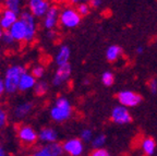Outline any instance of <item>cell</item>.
Segmentation results:
<instances>
[{"instance_id":"obj_1","label":"cell","mask_w":157,"mask_h":156,"mask_svg":"<svg viewBox=\"0 0 157 156\" xmlns=\"http://www.w3.org/2000/svg\"><path fill=\"white\" fill-rule=\"evenodd\" d=\"M49 116L52 121L57 123H62L69 120L72 116V105L70 100L64 96L57 97L54 103V106L50 108Z\"/></svg>"},{"instance_id":"obj_2","label":"cell","mask_w":157,"mask_h":156,"mask_svg":"<svg viewBox=\"0 0 157 156\" xmlns=\"http://www.w3.org/2000/svg\"><path fill=\"white\" fill-rule=\"evenodd\" d=\"M25 72H27L26 68L21 64H13L6 70L3 81H5L6 85V92L8 94H13L17 91H19L20 80Z\"/></svg>"},{"instance_id":"obj_3","label":"cell","mask_w":157,"mask_h":156,"mask_svg":"<svg viewBox=\"0 0 157 156\" xmlns=\"http://www.w3.org/2000/svg\"><path fill=\"white\" fill-rule=\"evenodd\" d=\"M82 17L78 14L76 9L71 6L63 8L60 11L59 17V24L64 29H75L81 23Z\"/></svg>"},{"instance_id":"obj_4","label":"cell","mask_w":157,"mask_h":156,"mask_svg":"<svg viewBox=\"0 0 157 156\" xmlns=\"http://www.w3.org/2000/svg\"><path fill=\"white\" fill-rule=\"evenodd\" d=\"M117 100L119 103V105H122L127 108H132L140 105L143 98L139 93L134 92V91L122 90L120 92H118Z\"/></svg>"},{"instance_id":"obj_5","label":"cell","mask_w":157,"mask_h":156,"mask_svg":"<svg viewBox=\"0 0 157 156\" xmlns=\"http://www.w3.org/2000/svg\"><path fill=\"white\" fill-rule=\"evenodd\" d=\"M17 139L23 145H34L38 141V132L29 124H22L17 128Z\"/></svg>"},{"instance_id":"obj_6","label":"cell","mask_w":157,"mask_h":156,"mask_svg":"<svg viewBox=\"0 0 157 156\" xmlns=\"http://www.w3.org/2000/svg\"><path fill=\"white\" fill-rule=\"evenodd\" d=\"M63 147L59 142L50 144H43L33 150L29 156H63Z\"/></svg>"},{"instance_id":"obj_7","label":"cell","mask_w":157,"mask_h":156,"mask_svg":"<svg viewBox=\"0 0 157 156\" xmlns=\"http://www.w3.org/2000/svg\"><path fill=\"white\" fill-rule=\"evenodd\" d=\"M110 120L116 124H128L132 122V115L129 111V108L122 105H117L110 111Z\"/></svg>"},{"instance_id":"obj_8","label":"cell","mask_w":157,"mask_h":156,"mask_svg":"<svg viewBox=\"0 0 157 156\" xmlns=\"http://www.w3.org/2000/svg\"><path fill=\"white\" fill-rule=\"evenodd\" d=\"M20 19L22 20L23 23L25 24V29H26V37H25V41L26 43H31L33 39L35 38L36 35V29H37V24H36V18L27 11H23L20 15Z\"/></svg>"},{"instance_id":"obj_9","label":"cell","mask_w":157,"mask_h":156,"mask_svg":"<svg viewBox=\"0 0 157 156\" xmlns=\"http://www.w3.org/2000/svg\"><path fill=\"white\" fill-rule=\"evenodd\" d=\"M63 152L68 156H81L84 153V142L80 138H70L62 143Z\"/></svg>"},{"instance_id":"obj_10","label":"cell","mask_w":157,"mask_h":156,"mask_svg":"<svg viewBox=\"0 0 157 156\" xmlns=\"http://www.w3.org/2000/svg\"><path fill=\"white\" fill-rule=\"evenodd\" d=\"M50 7L48 0H27L29 11L35 18H44Z\"/></svg>"},{"instance_id":"obj_11","label":"cell","mask_w":157,"mask_h":156,"mask_svg":"<svg viewBox=\"0 0 157 156\" xmlns=\"http://www.w3.org/2000/svg\"><path fill=\"white\" fill-rule=\"evenodd\" d=\"M71 74H72V67L70 64L58 67V69H57L54 74V78L52 80V84L54 86H56V88L61 86L62 84H64L70 79Z\"/></svg>"},{"instance_id":"obj_12","label":"cell","mask_w":157,"mask_h":156,"mask_svg":"<svg viewBox=\"0 0 157 156\" xmlns=\"http://www.w3.org/2000/svg\"><path fill=\"white\" fill-rule=\"evenodd\" d=\"M59 17H60V10L57 6H52L49 8L48 12L43 18V25L48 31H52L57 24L59 23Z\"/></svg>"},{"instance_id":"obj_13","label":"cell","mask_w":157,"mask_h":156,"mask_svg":"<svg viewBox=\"0 0 157 156\" xmlns=\"http://www.w3.org/2000/svg\"><path fill=\"white\" fill-rule=\"evenodd\" d=\"M20 19V15L17 13L10 11L8 9H3L0 12V26L2 27L5 31H9L13 24Z\"/></svg>"},{"instance_id":"obj_14","label":"cell","mask_w":157,"mask_h":156,"mask_svg":"<svg viewBox=\"0 0 157 156\" xmlns=\"http://www.w3.org/2000/svg\"><path fill=\"white\" fill-rule=\"evenodd\" d=\"M58 140V133L56 129L52 127H44L39 130L38 132V141L43 144H50L55 143Z\"/></svg>"},{"instance_id":"obj_15","label":"cell","mask_w":157,"mask_h":156,"mask_svg":"<svg viewBox=\"0 0 157 156\" xmlns=\"http://www.w3.org/2000/svg\"><path fill=\"white\" fill-rule=\"evenodd\" d=\"M10 34L12 35L15 41H25V37H26V29H25V24L21 19H19L14 24L11 26L9 29Z\"/></svg>"},{"instance_id":"obj_16","label":"cell","mask_w":157,"mask_h":156,"mask_svg":"<svg viewBox=\"0 0 157 156\" xmlns=\"http://www.w3.org/2000/svg\"><path fill=\"white\" fill-rule=\"evenodd\" d=\"M70 57H71V49H70V47L68 45H61V46L59 47L56 57H55V62H56V64L58 67L70 64L69 62Z\"/></svg>"},{"instance_id":"obj_17","label":"cell","mask_w":157,"mask_h":156,"mask_svg":"<svg viewBox=\"0 0 157 156\" xmlns=\"http://www.w3.org/2000/svg\"><path fill=\"white\" fill-rule=\"evenodd\" d=\"M37 79L32 73L25 72L22 76L19 83V91L20 92H27L29 90H34L35 85L37 83Z\"/></svg>"},{"instance_id":"obj_18","label":"cell","mask_w":157,"mask_h":156,"mask_svg":"<svg viewBox=\"0 0 157 156\" xmlns=\"http://www.w3.org/2000/svg\"><path fill=\"white\" fill-rule=\"evenodd\" d=\"M33 110V104L29 102L21 103L17 107L14 108V117L17 119H23V118L27 117V116L32 112Z\"/></svg>"},{"instance_id":"obj_19","label":"cell","mask_w":157,"mask_h":156,"mask_svg":"<svg viewBox=\"0 0 157 156\" xmlns=\"http://www.w3.org/2000/svg\"><path fill=\"white\" fill-rule=\"evenodd\" d=\"M141 150L144 156H153L156 151V141L151 137L144 138L141 142Z\"/></svg>"},{"instance_id":"obj_20","label":"cell","mask_w":157,"mask_h":156,"mask_svg":"<svg viewBox=\"0 0 157 156\" xmlns=\"http://www.w3.org/2000/svg\"><path fill=\"white\" fill-rule=\"evenodd\" d=\"M106 59L109 62H115L122 56V48L119 45H110L106 49Z\"/></svg>"},{"instance_id":"obj_21","label":"cell","mask_w":157,"mask_h":156,"mask_svg":"<svg viewBox=\"0 0 157 156\" xmlns=\"http://www.w3.org/2000/svg\"><path fill=\"white\" fill-rule=\"evenodd\" d=\"M21 7H22V0H6L5 1V8L10 11L17 13L21 11Z\"/></svg>"},{"instance_id":"obj_22","label":"cell","mask_w":157,"mask_h":156,"mask_svg":"<svg viewBox=\"0 0 157 156\" xmlns=\"http://www.w3.org/2000/svg\"><path fill=\"white\" fill-rule=\"evenodd\" d=\"M48 88H49V85L48 83L44 80H40L36 83V85L34 88V93L36 96H43L45 95L47 92H48Z\"/></svg>"},{"instance_id":"obj_23","label":"cell","mask_w":157,"mask_h":156,"mask_svg":"<svg viewBox=\"0 0 157 156\" xmlns=\"http://www.w3.org/2000/svg\"><path fill=\"white\" fill-rule=\"evenodd\" d=\"M106 141H107V138H106L105 134L101 133V134H97L94 137V139L92 140L91 144H92V147L93 149H101L106 144Z\"/></svg>"},{"instance_id":"obj_24","label":"cell","mask_w":157,"mask_h":156,"mask_svg":"<svg viewBox=\"0 0 157 156\" xmlns=\"http://www.w3.org/2000/svg\"><path fill=\"white\" fill-rule=\"evenodd\" d=\"M101 83L104 85L109 88L115 83V74L111 72V71H104L103 74H101Z\"/></svg>"},{"instance_id":"obj_25","label":"cell","mask_w":157,"mask_h":156,"mask_svg":"<svg viewBox=\"0 0 157 156\" xmlns=\"http://www.w3.org/2000/svg\"><path fill=\"white\" fill-rule=\"evenodd\" d=\"M75 9H76V11L78 12V14L83 18V17H86V15L90 14V11H91V6H90V3H81V5L76 6Z\"/></svg>"},{"instance_id":"obj_26","label":"cell","mask_w":157,"mask_h":156,"mask_svg":"<svg viewBox=\"0 0 157 156\" xmlns=\"http://www.w3.org/2000/svg\"><path fill=\"white\" fill-rule=\"evenodd\" d=\"M80 139L83 142H86V143H87V142H92V140L94 139L93 131H92L91 129H87V128L83 129L81 131V133H80Z\"/></svg>"},{"instance_id":"obj_27","label":"cell","mask_w":157,"mask_h":156,"mask_svg":"<svg viewBox=\"0 0 157 156\" xmlns=\"http://www.w3.org/2000/svg\"><path fill=\"white\" fill-rule=\"evenodd\" d=\"M31 73L35 76L36 79H42L45 74V68L43 66H35L32 69V72Z\"/></svg>"},{"instance_id":"obj_28","label":"cell","mask_w":157,"mask_h":156,"mask_svg":"<svg viewBox=\"0 0 157 156\" xmlns=\"http://www.w3.org/2000/svg\"><path fill=\"white\" fill-rule=\"evenodd\" d=\"M8 123V112L3 108L0 107V130L7 126Z\"/></svg>"},{"instance_id":"obj_29","label":"cell","mask_w":157,"mask_h":156,"mask_svg":"<svg viewBox=\"0 0 157 156\" xmlns=\"http://www.w3.org/2000/svg\"><path fill=\"white\" fill-rule=\"evenodd\" d=\"M90 156H111V155L108 150L101 147V149H93L91 153H90Z\"/></svg>"},{"instance_id":"obj_30","label":"cell","mask_w":157,"mask_h":156,"mask_svg":"<svg viewBox=\"0 0 157 156\" xmlns=\"http://www.w3.org/2000/svg\"><path fill=\"white\" fill-rule=\"evenodd\" d=\"M1 41H3V44L5 45H8V46H11V45L14 44V38L12 37V35L10 34L9 31H5L3 33V36H2V39Z\"/></svg>"},{"instance_id":"obj_31","label":"cell","mask_w":157,"mask_h":156,"mask_svg":"<svg viewBox=\"0 0 157 156\" xmlns=\"http://www.w3.org/2000/svg\"><path fill=\"white\" fill-rule=\"evenodd\" d=\"M147 86H148V90L152 94H156L157 93V80L156 79H151L147 83Z\"/></svg>"},{"instance_id":"obj_32","label":"cell","mask_w":157,"mask_h":156,"mask_svg":"<svg viewBox=\"0 0 157 156\" xmlns=\"http://www.w3.org/2000/svg\"><path fill=\"white\" fill-rule=\"evenodd\" d=\"M104 3V0H90V6L91 8H95V9H98L101 8Z\"/></svg>"},{"instance_id":"obj_33","label":"cell","mask_w":157,"mask_h":156,"mask_svg":"<svg viewBox=\"0 0 157 156\" xmlns=\"http://www.w3.org/2000/svg\"><path fill=\"white\" fill-rule=\"evenodd\" d=\"M70 3L73 6H78V5H81V3H90V0H69Z\"/></svg>"},{"instance_id":"obj_34","label":"cell","mask_w":157,"mask_h":156,"mask_svg":"<svg viewBox=\"0 0 157 156\" xmlns=\"http://www.w3.org/2000/svg\"><path fill=\"white\" fill-rule=\"evenodd\" d=\"M6 92V85H5V81L3 79L0 78V96L2 95L3 93Z\"/></svg>"},{"instance_id":"obj_35","label":"cell","mask_w":157,"mask_h":156,"mask_svg":"<svg viewBox=\"0 0 157 156\" xmlns=\"http://www.w3.org/2000/svg\"><path fill=\"white\" fill-rule=\"evenodd\" d=\"M135 51H136L137 55H142L143 53H144V47L143 46H139L136 47V49H135Z\"/></svg>"},{"instance_id":"obj_36","label":"cell","mask_w":157,"mask_h":156,"mask_svg":"<svg viewBox=\"0 0 157 156\" xmlns=\"http://www.w3.org/2000/svg\"><path fill=\"white\" fill-rule=\"evenodd\" d=\"M0 156H7V153H6L5 149H3L1 145H0Z\"/></svg>"},{"instance_id":"obj_37","label":"cell","mask_w":157,"mask_h":156,"mask_svg":"<svg viewBox=\"0 0 157 156\" xmlns=\"http://www.w3.org/2000/svg\"><path fill=\"white\" fill-rule=\"evenodd\" d=\"M3 33H5V29L2 27L0 26V39H2V36H3Z\"/></svg>"}]
</instances>
